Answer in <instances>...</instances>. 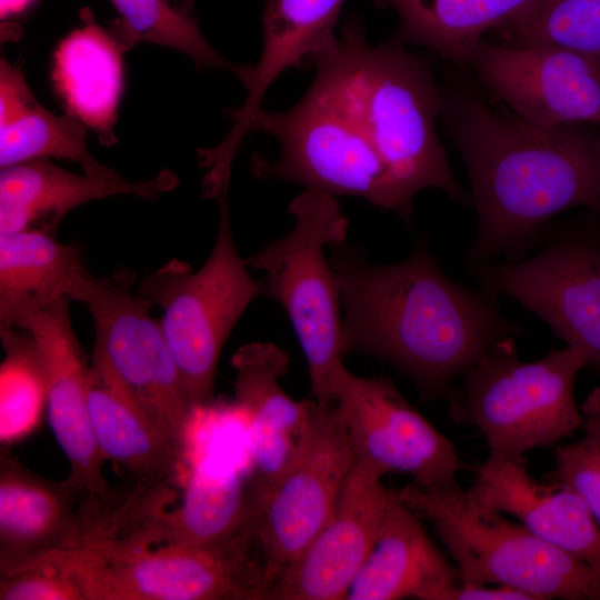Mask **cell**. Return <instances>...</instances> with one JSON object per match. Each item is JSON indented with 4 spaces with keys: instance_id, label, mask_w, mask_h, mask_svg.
I'll return each instance as SVG.
<instances>
[{
    "instance_id": "obj_1",
    "label": "cell",
    "mask_w": 600,
    "mask_h": 600,
    "mask_svg": "<svg viewBox=\"0 0 600 600\" xmlns=\"http://www.w3.org/2000/svg\"><path fill=\"white\" fill-rule=\"evenodd\" d=\"M330 247L341 294L343 352L376 357L409 377L422 399L448 398L452 382L522 326L494 296L450 279L421 239L407 258L370 263L361 249Z\"/></svg>"
},
{
    "instance_id": "obj_2",
    "label": "cell",
    "mask_w": 600,
    "mask_h": 600,
    "mask_svg": "<svg viewBox=\"0 0 600 600\" xmlns=\"http://www.w3.org/2000/svg\"><path fill=\"white\" fill-rule=\"evenodd\" d=\"M440 116L466 163L478 213L470 264L521 253L567 209L600 213V134L503 117L468 86L442 92Z\"/></svg>"
},
{
    "instance_id": "obj_3",
    "label": "cell",
    "mask_w": 600,
    "mask_h": 600,
    "mask_svg": "<svg viewBox=\"0 0 600 600\" xmlns=\"http://www.w3.org/2000/svg\"><path fill=\"white\" fill-rule=\"evenodd\" d=\"M396 40L372 46L362 22L347 19L334 47L316 58L311 84L330 97L366 132L383 161L411 220L413 197L443 191L456 202L468 194L449 166L436 129L442 106L430 67Z\"/></svg>"
},
{
    "instance_id": "obj_4",
    "label": "cell",
    "mask_w": 600,
    "mask_h": 600,
    "mask_svg": "<svg viewBox=\"0 0 600 600\" xmlns=\"http://www.w3.org/2000/svg\"><path fill=\"white\" fill-rule=\"evenodd\" d=\"M588 364L567 346L530 362L520 360L513 337L493 344L449 394L453 422L477 428L489 457L519 458L557 444L583 423L574 382Z\"/></svg>"
},
{
    "instance_id": "obj_5",
    "label": "cell",
    "mask_w": 600,
    "mask_h": 600,
    "mask_svg": "<svg viewBox=\"0 0 600 600\" xmlns=\"http://www.w3.org/2000/svg\"><path fill=\"white\" fill-rule=\"evenodd\" d=\"M398 496L434 526L461 583L506 586L534 600H600V571L483 507L468 490L411 482Z\"/></svg>"
},
{
    "instance_id": "obj_6",
    "label": "cell",
    "mask_w": 600,
    "mask_h": 600,
    "mask_svg": "<svg viewBox=\"0 0 600 600\" xmlns=\"http://www.w3.org/2000/svg\"><path fill=\"white\" fill-rule=\"evenodd\" d=\"M289 212L292 230L246 262L266 273L264 294L287 312L307 360L311 393L328 407L348 369L342 362L341 294L323 250L344 241L349 223L334 196L317 189L297 196Z\"/></svg>"
},
{
    "instance_id": "obj_7",
    "label": "cell",
    "mask_w": 600,
    "mask_h": 600,
    "mask_svg": "<svg viewBox=\"0 0 600 600\" xmlns=\"http://www.w3.org/2000/svg\"><path fill=\"white\" fill-rule=\"evenodd\" d=\"M66 556L84 600H269L256 529L202 546L97 540Z\"/></svg>"
},
{
    "instance_id": "obj_8",
    "label": "cell",
    "mask_w": 600,
    "mask_h": 600,
    "mask_svg": "<svg viewBox=\"0 0 600 600\" xmlns=\"http://www.w3.org/2000/svg\"><path fill=\"white\" fill-rule=\"evenodd\" d=\"M229 184L216 194L219 227L214 246L199 270L171 260L149 274L138 293L161 309L159 320L187 397L198 410L213 399L222 348L248 306L264 294L236 247L228 208Z\"/></svg>"
},
{
    "instance_id": "obj_9",
    "label": "cell",
    "mask_w": 600,
    "mask_h": 600,
    "mask_svg": "<svg viewBox=\"0 0 600 600\" xmlns=\"http://www.w3.org/2000/svg\"><path fill=\"white\" fill-rule=\"evenodd\" d=\"M134 273L94 277L88 270L71 300L87 306L93 322L91 366L149 420L187 448L196 409L190 403L153 302L130 286Z\"/></svg>"
},
{
    "instance_id": "obj_10",
    "label": "cell",
    "mask_w": 600,
    "mask_h": 600,
    "mask_svg": "<svg viewBox=\"0 0 600 600\" xmlns=\"http://www.w3.org/2000/svg\"><path fill=\"white\" fill-rule=\"evenodd\" d=\"M251 131L266 133L280 146L274 160L253 157L256 177L297 182L334 197H361L402 217L390 174L366 132L313 84L290 109H260L249 124Z\"/></svg>"
},
{
    "instance_id": "obj_11",
    "label": "cell",
    "mask_w": 600,
    "mask_h": 600,
    "mask_svg": "<svg viewBox=\"0 0 600 600\" xmlns=\"http://www.w3.org/2000/svg\"><path fill=\"white\" fill-rule=\"evenodd\" d=\"M353 462L334 406L313 401L303 437L266 498L257 526L270 591L331 518Z\"/></svg>"
},
{
    "instance_id": "obj_12",
    "label": "cell",
    "mask_w": 600,
    "mask_h": 600,
    "mask_svg": "<svg viewBox=\"0 0 600 600\" xmlns=\"http://www.w3.org/2000/svg\"><path fill=\"white\" fill-rule=\"evenodd\" d=\"M333 406L354 459L384 474L408 473L424 488H457L458 472L472 468L389 378H364L348 370Z\"/></svg>"
},
{
    "instance_id": "obj_13",
    "label": "cell",
    "mask_w": 600,
    "mask_h": 600,
    "mask_svg": "<svg viewBox=\"0 0 600 600\" xmlns=\"http://www.w3.org/2000/svg\"><path fill=\"white\" fill-rule=\"evenodd\" d=\"M476 276L484 291L506 296L541 318L567 346L600 368V247L564 236L537 256L482 263Z\"/></svg>"
},
{
    "instance_id": "obj_14",
    "label": "cell",
    "mask_w": 600,
    "mask_h": 600,
    "mask_svg": "<svg viewBox=\"0 0 600 600\" xmlns=\"http://www.w3.org/2000/svg\"><path fill=\"white\" fill-rule=\"evenodd\" d=\"M467 62L494 98L533 126H600V60L551 46L481 39Z\"/></svg>"
},
{
    "instance_id": "obj_15",
    "label": "cell",
    "mask_w": 600,
    "mask_h": 600,
    "mask_svg": "<svg viewBox=\"0 0 600 600\" xmlns=\"http://www.w3.org/2000/svg\"><path fill=\"white\" fill-rule=\"evenodd\" d=\"M63 298L23 311L12 328L33 338L47 382V416L52 433L70 464L67 480L89 499L114 503L122 493L103 476V458L92 431L88 382L90 363L73 331Z\"/></svg>"
},
{
    "instance_id": "obj_16",
    "label": "cell",
    "mask_w": 600,
    "mask_h": 600,
    "mask_svg": "<svg viewBox=\"0 0 600 600\" xmlns=\"http://www.w3.org/2000/svg\"><path fill=\"white\" fill-rule=\"evenodd\" d=\"M383 476L374 466L354 459L331 518L278 574L269 600L346 599L394 494L381 482Z\"/></svg>"
},
{
    "instance_id": "obj_17",
    "label": "cell",
    "mask_w": 600,
    "mask_h": 600,
    "mask_svg": "<svg viewBox=\"0 0 600 600\" xmlns=\"http://www.w3.org/2000/svg\"><path fill=\"white\" fill-rule=\"evenodd\" d=\"M84 497L67 479L53 481L34 473L1 446L0 576L87 546Z\"/></svg>"
},
{
    "instance_id": "obj_18",
    "label": "cell",
    "mask_w": 600,
    "mask_h": 600,
    "mask_svg": "<svg viewBox=\"0 0 600 600\" xmlns=\"http://www.w3.org/2000/svg\"><path fill=\"white\" fill-rule=\"evenodd\" d=\"M344 0H266L260 59L247 66L241 82L247 89L242 106L229 114L232 127L213 148L203 150L210 164L231 167L239 146L249 133L269 87L286 70L310 67L338 42L334 28Z\"/></svg>"
},
{
    "instance_id": "obj_19",
    "label": "cell",
    "mask_w": 600,
    "mask_h": 600,
    "mask_svg": "<svg viewBox=\"0 0 600 600\" xmlns=\"http://www.w3.org/2000/svg\"><path fill=\"white\" fill-rule=\"evenodd\" d=\"M468 491L483 507L516 517L540 539L600 571V527L589 508L569 487L531 478L524 457H488Z\"/></svg>"
},
{
    "instance_id": "obj_20",
    "label": "cell",
    "mask_w": 600,
    "mask_h": 600,
    "mask_svg": "<svg viewBox=\"0 0 600 600\" xmlns=\"http://www.w3.org/2000/svg\"><path fill=\"white\" fill-rule=\"evenodd\" d=\"M231 364L236 404L249 418L251 478L266 500L303 437L313 401H296L281 389L289 358L272 343L241 347Z\"/></svg>"
},
{
    "instance_id": "obj_21",
    "label": "cell",
    "mask_w": 600,
    "mask_h": 600,
    "mask_svg": "<svg viewBox=\"0 0 600 600\" xmlns=\"http://www.w3.org/2000/svg\"><path fill=\"white\" fill-rule=\"evenodd\" d=\"M178 183L167 169L148 180L128 181L118 172L79 174L49 158L28 160L1 168L0 233L24 229L51 232L70 211L90 201L118 194L153 200Z\"/></svg>"
},
{
    "instance_id": "obj_22",
    "label": "cell",
    "mask_w": 600,
    "mask_h": 600,
    "mask_svg": "<svg viewBox=\"0 0 600 600\" xmlns=\"http://www.w3.org/2000/svg\"><path fill=\"white\" fill-rule=\"evenodd\" d=\"M263 508L251 474L196 468L182 502L173 510L157 507L142 514L120 538L129 546L214 544L257 529Z\"/></svg>"
},
{
    "instance_id": "obj_23",
    "label": "cell",
    "mask_w": 600,
    "mask_h": 600,
    "mask_svg": "<svg viewBox=\"0 0 600 600\" xmlns=\"http://www.w3.org/2000/svg\"><path fill=\"white\" fill-rule=\"evenodd\" d=\"M460 574L394 492L348 600H449Z\"/></svg>"
},
{
    "instance_id": "obj_24",
    "label": "cell",
    "mask_w": 600,
    "mask_h": 600,
    "mask_svg": "<svg viewBox=\"0 0 600 600\" xmlns=\"http://www.w3.org/2000/svg\"><path fill=\"white\" fill-rule=\"evenodd\" d=\"M88 403L104 461L130 474L137 488H169L186 448L149 420L90 363Z\"/></svg>"
},
{
    "instance_id": "obj_25",
    "label": "cell",
    "mask_w": 600,
    "mask_h": 600,
    "mask_svg": "<svg viewBox=\"0 0 600 600\" xmlns=\"http://www.w3.org/2000/svg\"><path fill=\"white\" fill-rule=\"evenodd\" d=\"M84 123L71 113L58 116L32 94L23 74L6 59L0 63V167L41 158H61L83 172L111 176L87 144Z\"/></svg>"
},
{
    "instance_id": "obj_26",
    "label": "cell",
    "mask_w": 600,
    "mask_h": 600,
    "mask_svg": "<svg viewBox=\"0 0 600 600\" xmlns=\"http://www.w3.org/2000/svg\"><path fill=\"white\" fill-rule=\"evenodd\" d=\"M86 271L81 248L48 231L0 233V331L11 329L28 309L71 299Z\"/></svg>"
},
{
    "instance_id": "obj_27",
    "label": "cell",
    "mask_w": 600,
    "mask_h": 600,
    "mask_svg": "<svg viewBox=\"0 0 600 600\" xmlns=\"http://www.w3.org/2000/svg\"><path fill=\"white\" fill-rule=\"evenodd\" d=\"M121 44L88 21L54 53L53 79L70 113L104 137L111 136L122 88Z\"/></svg>"
},
{
    "instance_id": "obj_28",
    "label": "cell",
    "mask_w": 600,
    "mask_h": 600,
    "mask_svg": "<svg viewBox=\"0 0 600 600\" xmlns=\"http://www.w3.org/2000/svg\"><path fill=\"white\" fill-rule=\"evenodd\" d=\"M532 0H374L399 18L396 41L467 61L483 36Z\"/></svg>"
},
{
    "instance_id": "obj_29",
    "label": "cell",
    "mask_w": 600,
    "mask_h": 600,
    "mask_svg": "<svg viewBox=\"0 0 600 600\" xmlns=\"http://www.w3.org/2000/svg\"><path fill=\"white\" fill-rule=\"evenodd\" d=\"M120 14L116 31L121 43L146 41L176 49L199 69H218L239 79L246 66L220 54L203 36L191 0H111Z\"/></svg>"
},
{
    "instance_id": "obj_30",
    "label": "cell",
    "mask_w": 600,
    "mask_h": 600,
    "mask_svg": "<svg viewBox=\"0 0 600 600\" xmlns=\"http://www.w3.org/2000/svg\"><path fill=\"white\" fill-rule=\"evenodd\" d=\"M493 30L501 44L560 47L600 60V0H532Z\"/></svg>"
},
{
    "instance_id": "obj_31",
    "label": "cell",
    "mask_w": 600,
    "mask_h": 600,
    "mask_svg": "<svg viewBox=\"0 0 600 600\" xmlns=\"http://www.w3.org/2000/svg\"><path fill=\"white\" fill-rule=\"evenodd\" d=\"M0 441L11 446L33 433L47 410V382L39 349L22 329L1 330Z\"/></svg>"
},
{
    "instance_id": "obj_32",
    "label": "cell",
    "mask_w": 600,
    "mask_h": 600,
    "mask_svg": "<svg viewBox=\"0 0 600 600\" xmlns=\"http://www.w3.org/2000/svg\"><path fill=\"white\" fill-rule=\"evenodd\" d=\"M580 409L584 434L557 448L554 468L546 480L573 490L600 527V387L587 396Z\"/></svg>"
},
{
    "instance_id": "obj_33",
    "label": "cell",
    "mask_w": 600,
    "mask_h": 600,
    "mask_svg": "<svg viewBox=\"0 0 600 600\" xmlns=\"http://www.w3.org/2000/svg\"><path fill=\"white\" fill-rule=\"evenodd\" d=\"M0 600H84L64 551L0 576Z\"/></svg>"
},
{
    "instance_id": "obj_34",
    "label": "cell",
    "mask_w": 600,
    "mask_h": 600,
    "mask_svg": "<svg viewBox=\"0 0 600 600\" xmlns=\"http://www.w3.org/2000/svg\"><path fill=\"white\" fill-rule=\"evenodd\" d=\"M489 586H471L460 582L451 592L449 600H534L532 596L513 588Z\"/></svg>"
},
{
    "instance_id": "obj_35",
    "label": "cell",
    "mask_w": 600,
    "mask_h": 600,
    "mask_svg": "<svg viewBox=\"0 0 600 600\" xmlns=\"http://www.w3.org/2000/svg\"><path fill=\"white\" fill-rule=\"evenodd\" d=\"M31 0H1V16L6 17L20 12Z\"/></svg>"
}]
</instances>
